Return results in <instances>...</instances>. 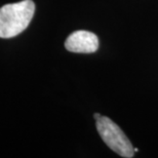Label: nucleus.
<instances>
[{
  "label": "nucleus",
  "instance_id": "nucleus-1",
  "mask_svg": "<svg viewBox=\"0 0 158 158\" xmlns=\"http://www.w3.org/2000/svg\"><path fill=\"white\" fill-rule=\"evenodd\" d=\"M35 12L32 0L3 5L0 8V38H12L27 29Z\"/></svg>",
  "mask_w": 158,
  "mask_h": 158
},
{
  "label": "nucleus",
  "instance_id": "nucleus-2",
  "mask_svg": "<svg viewBox=\"0 0 158 158\" xmlns=\"http://www.w3.org/2000/svg\"><path fill=\"white\" fill-rule=\"evenodd\" d=\"M96 121L98 132L110 149L121 157L131 158L135 155L131 143L115 122L106 116H101Z\"/></svg>",
  "mask_w": 158,
  "mask_h": 158
},
{
  "label": "nucleus",
  "instance_id": "nucleus-3",
  "mask_svg": "<svg viewBox=\"0 0 158 158\" xmlns=\"http://www.w3.org/2000/svg\"><path fill=\"white\" fill-rule=\"evenodd\" d=\"M65 47L71 52L93 53L99 48V38L88 31H75L66 39Z\"/></svg>",
  "mask_w": 158,
  "mask_h": 158
},
{
  "label": "nucleus",
  "instance_id": "nucleus-4",
  "mask_svg": "<svg viewBox=\"0 0 158 158\" xmlns=\"http://www.w3.org/2000/svg\"><path fill=\"white\" fill-rule=\"evenodd\" d=\"M101 116H102V115H101L100 113H94V119H96V120L99 119Z\"/></svg>",
  "mask_w": 158,
  "mask_h": 158
},
{
  "label": "nucleus",
  "instance_id": "nucleus-5",
  "mask_svg": "<svg viewBox=\"0 0 158 158\" xmlns=\"http://www.w3.org/2000/svg\"><path fill=\"white\" fill-rule=\"evenodd\" d=\"M134 151H135V152H138L139 149H138V148H134Z\"/></svg>",
  "mask_w": 158,
  "mask_h": 158
}]
</instances>
